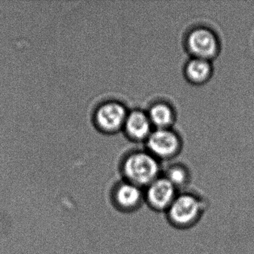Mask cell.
I'll return each mask as SVG.
<instances>
[{
	"instance_id": "cell-1",
	"label": "cell",
	"mask_w": 254,
	"mask_h": 254,
	"mask_svg": "<svg viewBox=\"0 0 254 254\" xmlns=\"http://www.w3.org/2000/svg\"><path fill=\"white\" fill-rule=\"evenodd\" d=\"M208 206L207 199L200 193L189 189L179 191L165 212L166 221L177 230H190L200 222Z\"/></svg>"
},
{
	"instance_id": "cell-2",
	"label": "cell",
	"mask_w": 254,
	"mask_h": 254,
	"mask_svg": "<svg viewBox=\"0 0 254 254\" xmlns=\"http://www.w3.org/2000/svg\"><path fill=\"white\" fill-rule=\"evenodd\" d=\"M121 179L145 189L162 175L159 160L149 153L136 152L127 156L120 168Z\"/></svg>"
},
{
	"instance_id": "cell-3",
	"label": "cell",
	"mask_w": 254,
	"mask_h": 254,
	"mask_svg": "<svg viewBox=\"0 0 254 254\" xmlns=\"http://www.w3.org/2000/svg\"><path fill=\"white\" fill-rule=\"evenodd\" d=\"M111 200L113 206L119 212L133 213L145 204L144 189L121 179L113 187Z\"/></svg>"
},
{
	"instance_id": "cell-4",
	"label": "cell",
	"mask_w": 254,
	"mask_h": 254,
	"mask_svg": "<svg viewBox=\"0 0 254 254\" xmlns=\"http://www.w3.org/2000/svg\"><path fill=\"white\" fill-rule=\"evenodd\" d=\"M178 193L179 191L161 175L144 189L145 204L154 212L165 214Z\"/></svg>"
},
{
	"instance_id": "cell-5",
	"label": "cell",
	"mask_w": 254,
	"mask_h": 254,
	"mask_svg": "<svg viewBox=\"0 0 254 254\" xmlns=\"http://www.w3.org/2000/svg\"><path fill=\"white\" fill-rule=\"evenodd\" d=\"M126 111L117 102H106L98 107L93 116V121L101 131H116L126 123Z\"/></svg>"
},
{
	"instance_id": "cell-6",
	"label": "cell",
	"mask_w": 254,
	"mask_h": 254,
	"mask_svg": "<svg viewBox=\"0 0 254 254\" xmlns=\"http://www.w3.org/2000/svg\"><path fill=\"white\" fill-rule=\"evenodd\" d=\"M148 146L151 154L158 158L173 157L179 149V140L175 133L165 129L156 130L148 138Z\"/></svg>"
},
{
	"instance_id": "cell-7",
	"label": "cell",
	"mask_w": 254,
	"mask_h": 254,
	"mask_svg": "<svg viewBox=\"0 0 254 254\" xmlns=\"http://www.w3.org/2000/svg\"><path fill=\"white\" fill-rule=\"evenodd\" d=\"M188 46L194 56L198 59L206 60L216 53L218 42L215 35L210 31L199 29L190 34Z\"/></svg>"
},
{
	"instance_id": "cell-8",
	"label": "cell",
	"mask_w": 254,
	"mask_h": 254,
	"mask_svg": "<svg viewBox=\"0 0 254 254\" xmlns=\"http://www.w3.org/2000/svg\"><path fill=\"white\" fill-rule=\"evenodd\" d=\"M126 127L127 133L135 139H143L150 131V120L144 113L134 111L126 120Z\"/></svg>"
},
{
	"instance_id": "cell-9",
	"label": "cell",
	"mask_w": 254,
	"mask_h": 254,
	"mask_svg": "<svg viewBox=\"0 0 254 254\" xmlns=\"http://www.w3.org/2000/svg\"><path fill=\"white\" fill-rule=\"evenodd\" d=\"M162 175L179 191L188 190L191 181L190 170L182 165H174L170 166L162 174Z\"/></svg>"
},
{
	"instance_id": "cell-10",
	"label": "cell",
	"mask_w": 254,
	"mask_h": 254,
	"mask_svg": "<svg viewBox=\"0 0 254 254\" xmlns=\"http://www.w3.org/2000/svg\"><path fill=\"white\" fill-rule=\"evenodd\" d=\"M210 65L205 59H194L187 66V75L195 82H201L206 79L210 74Z\"/></svg>"
},
{
	"instance_id": "cell-11",
	"label": "cell",
	"mask_w": 254,
	"mask_h": 254,
	"mask_svg": "<svg viewBox=\"0 0 254 254\" xmlns=\"http://www.w3.org/2000/svg\"><path fill=\"white\" fill-rule=\"evenodd\" d=\"M149 120L153 124L163 129L172 123L173 114L167 105L158 104L150 110Z\"/></svg>"
}]
</instances>
